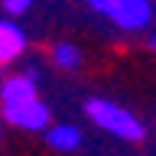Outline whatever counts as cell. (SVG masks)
Masks as SVG:
<instances>
[{
  "label": "cell",
  "mask_w": 156,
  "mask_h": 156,
  "mask_svg": "<svg viewBox=\"0 0 156 156\" xmlns=\"http://www.w3.org/2000/svg\"><path fill=\"white\" fill-rule=\"evenodd\" d=\"M85 114L91 117V124L101 127V130H107L111 136H117V140H143L146 136V127L143 120L133 114V111H127V107L114 104V101H104V98H91L85 104Z\"/></svg>",
  "instance_id": "1"
},
{
  "label": "cell",
  "mask_w": 156,
  "mask_h": 156,
  "mask_svg": "<svg viewBox=\"0 0 156 156\" xmlns=\"http://www.w3.org/2000/svg\"><path fill=\"white\" fill-rule=\"evenodd\" d=\"M104 16H111L114 26L127 29V33H140L153 20V0H111Z\"/></svg>",
  "instance_id": "2"
},
{
  "label": "cell",
  "mask_w": 156,
  "mask_h": 156,
  "mask_svg": "<svg viewBox=\"0 0 156 156\" xmlns=\"http://www.w3.org/2000/svg\"><path fill=\"white\" fill-rule=\"evenodd\" d=\"M49 117H52V111H49L46 101H39V94L29 98V101L3 104V120L13 124V127H20V130H46Z\"/></svg>",
  "instance_id": "3"
},
{
  "label": "cell",
  "mask_w": 156,
  "mask_h": 156,
  "mask_svg": "<svg viewBox=\"0 0 156 156\" xmlns=\"http://www.w3.org/2000/svg\"><path fill=\"white\" fill-rule=\"evenodd\" d=\"M26 52V33L13 20H0V65L16 62Z\"/></svg>",
  "instance_id": "4"
},
{
  "label": "cell",
  "mask_w": 156,
  "mask_h": 156,
  "mask_svg": "<svg viewBox=\"0 0 156 156\" xmlns=\"http://www.w3.org/2000/svg\"><path fill=\"white\" fill-rule=\"evenodd\" d=\"M29 98H36V81L29 75H10L0 81V104H16Z\"/></svg>",
  "instance_id": "5"
},
{
  "label": "cell",
  "mask_w": 156,
  "mask_h": 156,
  "mask_svg": "<svg viewBox=\"0 0 156 156\" xmlns=\"http://www.w3.org/2000/svg\"><path fill=\"white\" fill-rule=\"evenodd\" d=\"M46 143L52 146V150L72 153V150L81 146V130L72 127V124H52V127H46Z\"/></svg>",
  "instance_id": "6"
},
{
  "label": "cell",
  "mask_w": 156,
  "mask_h": 156,
  "mask_svg": "<svg viewBox=\"0 0 156 156\" xmlns=\"http://www.w3.org/2000/svg\"><path fill=\"white\" fill-rule=\"evenodd\" d=\"M52 62H55L58 68H81V49L75 46V42H58L55 49H52Z\"/></svg>",
  "instance_id": "7"
},
{
  "label": "cell",
  "mask_w": 156,
  "mask_h": 156,
  "mask_svg": "<svg viewBox=\"0 0 156 156\" xmlns=\"http://www.w3.org/2000/svg\"><path fill=\"white\" fill-rule=\"evenodd\" d=\"M0 3H3V10H7L10 16H20V13H26L33 7V0H0Z\"/></svg>",
  "instance_id": "8"
},
{
  "label": "cell",
  "mask_w": 156,
  "mask_h": 156,
  "mask_svg": "<svg viewBox=\"0 0 156 156\" xmlns=\"http://www.w3.org/2000/svg\"><path fill=\"white\" fill-rule=\"evenodd\" d=\"M85 3H88V7H91V10H98V13H104V10H107V3H111V0H85Z\"/></svg>",
  "instance_id": "9"
},
{
  "label": "cell",
  "mask_w": 156,
  "mask_h": 156,
  "mask_svg": "<svg viewBox=\"0 0 156 156\" xmlns=\"http://www.w3.org/2000/svg\"><path fill=\"white\" fill-rule=\"evenodd\" d=\"M23 75H29V78H33V81H36V85H39V68H36V65H29L26 72H23Z\"/></svg>",
  "instance_id": "10"
},
{
  "label": "cell",
  "mask_w": 156,
  "mask_h": 156,
  "mask_svg": "<svg viewBox=\"0 0 156 156\" xmlns=\"http://www.w3.org/2000/svg\"><path fill=\"white\" fill-rule=\"evenodd\" d=\"M150 46H153V49H156V36H153V39H150Z\"/></svg>",
  "instance_id": "11"
}]
</instances>
